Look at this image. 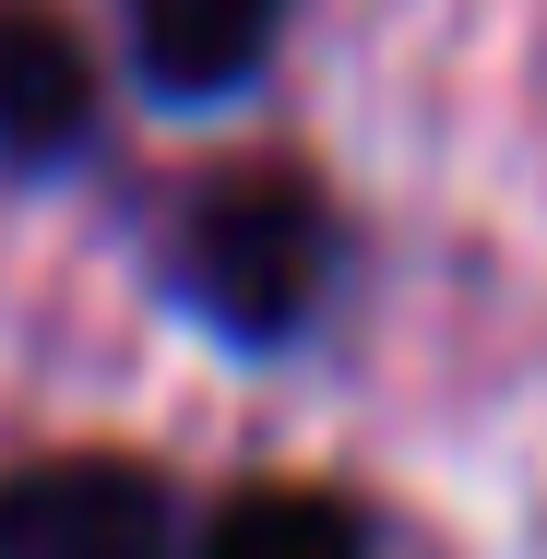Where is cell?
I'll return each instance as SVG.
<instances>
[{"mask_svg": "<svg viewBox=\"0 0 547 559\" xmlns=\"http://www.w3.org/2000/svg\"><path fill=\"white\" fill-rule=\"evenodd\" d=\"M191 559H381V524H369L345 488L262 476V488H226L215 512H203Z\"/></svg>", "mask_w": 547, "mask_h": 559, "instance_id": "cell-5", "label": "cell"}, {"mask_svg": "<svg viewBox=\"0 0 547 559\" xmlns=\"http://www.w3.org/2000/svg\"><path fill=\"white\" fill-rule=\"evenodd\" d=\"M96 131H108V72L72 36V12L0 0V179L48 191V179H72L96 155Z\"/></svg>", "mask_w": 547, "mask_h": 559, "instance_id": "cell-3", "label": "cell"}, {"mask_svg": "<svg viewBox=\"0 0 547 559\" xmlns=\"http://www.w3.org/2000/svg\"><path fill=\"white\" fill-rule=\"evenodd\" d=\"M191 500L143 452H36L0 476V559H179Z\"/></svg>", "mask_w": 547, "mask_h": 559, "instance_id": "cell-2", "label": "cell"}, {"mask_svg": "<svg viewBox=\"0 0 547 559\" xmlns=\"http://www.w3.org/2000/svg\"><path fill=\"white\" fill-rule=\"evenodd\" d=\"M357 274V226L310 167L262 155V167H215V179H179L167 226H155V298L215 334L226 357H298L333 322Z\"/></svg>", "mask_w": 547, "mask_h": 559, "instance_id": "cell-1", "label": "cell"}, {"mask_svg": "<svg viewBox=\"0 0 547 559\" xmlns=\"http://www.w3.org/2000/svg\"><path fill=\"white\" fill-rule=\"evenodd\" d=\"M286 12H298V0H119L131 84H143L155 108H179V119L238 108V96L274 72Z\"/></svg>", "mask_w": 547, "mask_h": 559, "instance_id": "cell-4", "label": "cell"}]
</instances>
